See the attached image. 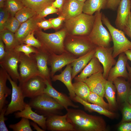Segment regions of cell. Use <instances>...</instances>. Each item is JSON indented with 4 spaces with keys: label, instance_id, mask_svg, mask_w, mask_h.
I'll return each instance as SVG.
<instances>
[{
    "label": "cell",
    "instance_id": "1",
    "mask_svg": "<svg viewBox=\"0 0 131 131\" xmlns=\"http://www.w3.org/2000/svg\"><path fill=\"white\" fill-rule=\"evenodd\" d=\"M67 119L75 131H105L106 123L101 117L89 115L83 110L68 108Z\"/></svg>",
    "mask_w": 131,
    "mask_h": 131
},
{
    "label": "cell",
    "instance_id": "2",
    "mask_svg": "<svg viewBox=\"0 0 131 131\" xmlns=\"http://www.w3.org/2000/svg\"><path fill=\"white\" fill-rule=\"evenodd\" d=\"M67 33L64 29L54 33H47L39 28L34 32V34L43 47L50 53L60 55L67 51L65 49L64 42Z\"/></svg>",
    "mask_w": 131,
    "mask_h": 131
},
{
    "label": "cell",
    "instance_id": "3",
    "mask_svg": "<svg viewBox=\"0 0 131 131\" xmlns=\"http://www.w3.org/2000/svg\"><path fill=\"white\" fill-rule=\"evenodd\" d=\"M95 15H91L82 13L65 20V26L69 35L88 36L93 27Z\"/></svg>",
    "mask_w": 131,
    "mask_h": 131
},
{
    "label": "cell",
    "instance_id": "4",
    "mask_svg": "<svg viewBox=\"0 0 131 131\" xmlns=\"http://www.w3.org/2000/svg\"><path fill=\"white\" fill-rule=\"evenodd\" d=\"M68 36H66L65 40V49L77 58L95 49L97 47L87 36L69 35Z\"/></svg>",
    "mask_w": 131,
    "mask_h": 131
},
{
    "label": "cell",
    "instance_id": "5",
    "mask_svg": "<svg viewBox=\"0 0 131 131\" xmlns=\"http://www.w3.org/2000/svg\"><path fill=\"white\" fill-rule=\"evenodd\" d=\"M28 104L38 113L46 117L57 114L64 108L53 98L44 93L31 98Z\"/></svg>",
    "mask_w": 131,
    "mask_h": 131
},
{
    "label": "cell",
    "instance_id": "6",
    "mask_svg": "<svg viewBox=\"0 0 131 131\" xmlns=\"http://www.w3.org/2000/svg\"><path fill=\"white\" fill-rule=\"evenodd\" d=\"M102 21L111 35L113 43V56L114 58L120 54L131 49V41L126 37L123 32L114 27L107 17L103 13Z\"/></svg>",
    "mask_w": 131,
    "mask_h": 131
},
{
    "label": "cell",
    "instance_id": "7",
    "mask_svg": "<svg viewBox=\"0 0 131 131\" xmlns=\"http://www.w3.org/2000/svg\"><path fill=\"white\" fill-rule=\"evenodd\" d=\"M102 14L100 11L95 13L94 23L91 32L87 36L96 47H109L112 41V38L109 32L103 25Z\"/></svg>",
    "mask_w": 131,
    "mask_h": 131
},
{
    "label": "cell",
    "instance_id": "8",
    "mask_svg": "<svg viewBox=\"0 0 131 131\" xmlns=\"http://www.w3.org/2000/svg\"><path fill=\"white\" fill-rule=\"evenodd\" d=\"M19 66V85L35 76H40L36 61L32 54L28 57L20 52Z\"/></svg>",
    "mask_w": 131,
    "mask_h": 131
},
{
    "label": "cell",
    "instance_id": "9",
    "mask_svg": "<svg viewBox=\"0 0 131 131\" xmlns=\"http://www.w3.org/2000/svg\"><path fill=\"white\" fill-rule=\"evenodd\" d=\"M19 86L25 98H31L43 93L46 87L45 80L38 75L30 78Z\"/></svg>",
    "mask_w": 131,
    "mask_h": 131
},
{
    "label": "cell",
    "instance_id": "10",
    "mask_svg": "<svg viewBox=\"0 0 131 131\" xmlns=\"http://www.w3.org/2000/svg\"><path fill=\"white\" fill-rule=\"evenodd\" d=\"M7 78L11 85L12 89L11 101L7 106L5 116L23 110L26 104L24 101L25 98L20 87L17 85V82L12 79L8 73Z\"/></svg>",
    "mask_w": 131,
    "mask_h": 131
},
{
    "label": "cell",
    "instance_id": "11",
    "mask_svg": "<svg viewBox=\"0 0 131 131\" xmlns=\"http://www.w3.org/2000/svg\"><path fill=\"white\" fill-rule=\"evenodd\" d=\"M20 53L15 50L7 52L5 56L0 60V67L16 82L18 81L19 77L18 64L19 62Z\"/></svg>",
    "mask_w": 131,
    "mask_h": 131
},
{
    "label": "cell",
    "instance_id": "12",
    "mask_svg": "<svg viewBox=\"0 0 131 131\" xmlns=\"http://www.w3.org/2000/svg\"><path fill=\"white\" fill-rule=\"evenodd\" d=\"M113 47H97L94 57L97 58L102 64L103 68V74L107 80L110 71L116 61L113 56Z\"/></svg>",
    "mask_w": 131,
    "mask_h": 131
},
{
    "label": "cell",
    "instance_id": "13",
    "mask_svg": "<svg viewBox=\"0 0 131 131\" xmlns=\"http://www.w3.org/2000/svg\"><path fill=\"white\" fill-rule=\"evenodd\" d=\"M50 53L48 64L51 66V78L56 72L65 66L72 63L77 58L67 51L60 55Z\"/></svg>",
    "mask_w": 131,
    "mask_h": 131
},
{
    "label": "cell",
    "instance_id": "14",
    "mask_svg": "<svg viewBox=\"0 0 131 131\" xmlns=\"http://www.w3.org/2000/svg\"><path fill=\"white\" fill-rule=\"evenodd\" d=\"M46 130L51 131H75L67 119V114H52L46 116Z\"/></svg>",
    "mask_w": 131,
    "mask_h": 131
},
{
    "label": "cell",
    "instance_id": "15",
    "mask_svg": "<svg viewBox=\"0 0 131 131\" xmlns=\"http://www.w3.org/2000/svg\"><path fill=\"white\" fill-rule=\"evenodd\" d=\"M50 54L43 47L37 49L36 52L32 53L36 61L41 76L51 83L50 72L48 66Z\"/></svg>",
    "mask_w": 131,
    "mask_h": 131
},
{
    "label": "cell",
    "instance_id": "16",
    "mask_svg": "<svg viewBox=\"0 0 131 131\" xmlns=\"http://www.w3.org/2000/svg\"><path fill=\"white\" fill-rule=\"evenodd\" d=\"M128 60L124 52L120 54L114 66L110 69L107 80L113 82L119 77L128 79V73L126 67Z\"/></svg>",
    "mask_w": 131,
    "mask_h": 131
},
{
    "label": "cell",
    "instance_id": "17",
    "mask_svg": "<svg viewBox=\"0 0 131 131\" xmlns=\"http://www.w3.org/2000/svg\"><path fill=\"white\" fill-rule=\"evenodd\" d=\"M46 87L43 93L49 95L55 100L66 110L69 106L74 108H77L79 106L74 104L71 99L65 94L60 92L54 89L51 83L48 80H45Z\"/></svg>",
    "mask_w": 131,
    "mask_h": 131
},
{
    "label": "cell",
    "instance_id": "18",
    "mask_svg": "<svg viewBox=\"0 0 131 131\" xmlns=\"http://www.w3.org/2000/svg\"><path fill=\"white\" fill-rule=\"evenodd\" d=\"M106 80L104 77L103 73L99 72L91 75L83 82L86 84L91 92L103 98Z\"/></svg>",
    "mask_w": 131,
    "mask_h": 131
},
{
    "label": "cell",
    "instance_id": "19",
    "mask_svg": "<svg viewBox=\"0 0 131 131\" xmlns=\"http://www.w3.org/2000/svg\"><path fill=\"white\" fill-rule=\"evenodd\" d=\"M84 2L77 0H65L59 11L65 20L74 17L82 13Z\"/></svg>",
    "mask_w": 131,
    "mask_h": 131
},
{
    "label": "cell",
    "instance_id": "20",
    "mask_svg": "<svg viewBox=\"0 0 131 131\" xmlns=\"http://www.w3.org/2000/svg\"><path fill=\"white\" fill-rule=\"evenodd\" d=\"M43 19L39 18L36 14L21 24L15 33L16 38L21 43H23L24 40L29 33L35 32L39 28L37 23Z\"/></svg>",
    "mask_w": 131,
    "mask_h": 131
},
{
    "label": "cell",
    "instance_id": "21",
    "mask_svg": "<svg viewBox=\"0 0 131 131\" xmlns=\"http://www.w3.org/2000/svg\"><path fill=\"white\" fill-rule=\"evenodd\" d=\"M117 8L115 24L117 28L123 30L131 12V0H121Z\"/></svg>",
    "mask_w": 131,
    "mask_h": 131
},
{
    "label": "cell",
    "instance_id": "22",
    "mask_svg": "<svg viewBox=\"0 0 131 131\" xmlns=\"http://www.w3.org/2000/svg\"><path fill=\"white\" fill-rule=\"evenodd\" d=\"M32 108L28 103H26L24 109L15 113V117L16 118L24 117L30 119L37 123L45 131L46 130L47 117L34 112Z\"/></svg>",
    "mask_w": 131,
    "mask_h": 131
},
{
    "label": "cell",
    "instance_id": "23",
    "mask_svg": "<svg viewBox=\"0 0 131 131\" xmlns=\"http://www.w3.org/2000/svg\"><path fill=\"white\" fill-rule=\"evenodd\" d=\"M103 66L98 59L93 57L82 71L80 74L74 78L75 82L83 81L91 75L101 72L103 73Z\"/></svg>",
    "mask_w": 131,
    "mask_h": 131
},
{
    "label": "cell",
    "instance_id": "24",
    "mask_svg": "<svg viewBox=\"0 0 131 131\" xmlns=\"http://www.w3.org/2000/svg\"><path fill=\"white\" fill-rule=\"evenodd\" d=\"M72 69L71 64H68L61 74L54 75L51 78V81H59L65 85L68 90L70 98L73 100L76 95L72 82Z\"/></svg>",
    "mask_w": 131,
    "mask_h": 131
},
{
    "label": "cell",
    "instance_id": "25",
    "mask_svg": "<svg viewBox=\"0 0 131 131\" xmlns=\"http://www.w3.org/2000/svg\"><path fill=\"white\" fill-rule=\"evenodd\" d=\"M95 49L77 58L71 64L72 67V79L74 78L79 73L82 71L94 57Z\"/></svg>",
    "mask_w": 131,
    "mask_h": 131
},
{
    "label": "cell",
    "instance_id": "26",
    "mask_svg": "<svg viewBox=\"0 0 131 131\" xmlns=\"http://www.w3.org/2000/svg\"><path fill=\"white\" fill-rule=\"evenodd\" d=\"M113 82L117 90L120 101L124 103L127 101L130 95V84L129 82L120 77L115 79Z\"/></svg>",
    "mask_w": 131,
    "mask_h": 131
},
{
    "label": "cell",
    "instance_id": "27",
    "mask_svg": "<svg viewBox=\"0 0 131 131\" xmlns=\"http://www.w3.org/2000/svg\"><path fill=\"white\" fill-rule=\"evenodd\" d=\"M7 73L2 67L0 68V111L6 106V98L11 94L12 90L6 85Z\"/></svg>",
    "mask_w": 131,
    "mask_h": 131
},
{
    "label": "cell",
    "instance_id": "28",
    "mask_svg": "<svg viewBox=\"0 0 131 131\" xmlns=\"http://www.w3.org/2000/svg\"><path fill=\"white\" fill-rule=\"evenodd\" d=\"M0 39L4 43L6 52L14 50L21 44L16 38L15 33L6 29L0 32Z\"/></svg>",
    "mask_w": 131,
    "mask_h": 131
},
{
    "label": "cell",
    "instance_id": "29",
    "mask_svg": "<svg viewBox=\"0 0 131 131\" xmlns=\"http://www.w3.org/2000/svg\"><path fill=\"white\" fill-rule=\"evenodd\" d=\"M73 100L83 106L85 109L90 111H94L110 118L114 117L116 114L98 105L85 101L76 95Z\"/></svg>",
    "mask_w": 131,
    "mask_h": 131
},
{
    "label": "cell",
    "instance_id": "30",
    "mask_svg": "<svg viewBox=\"0 0 131 131\" xmlns=\"http://www.w3.org/2000/svg\"><path fill=\"white\" fill-rule=\"evenodd\" d=\"M107 0H86L84 2L82 13L92 15L95 13L106 8Z\"/></svg>",
    "mask_w": 131,
    "mask_h": 131
},
{
    "label": "cell",
    "instance_id": "31",
    "mask_svg": "<svg viewBox=\"0 0 131 131\" xmlns=\"http://www.w3.org/2000/svg\"><path fill=\"white\" fill-rule=\"evenodd\" d=\"M115 88L113 82L106 80L105 85L104 97L108 102L110 110L114 109L116 107Z\"/></svg>",
    "mask_w": 131,
    "mask_h": 131
},
{
    "label": "cell",
    "instance_id": "32",
    "mask_svg": "<svg viewBox=\"0 0 131 131\" xmlns=\"http://www.w3.org/2000/svg\"><path fill=\"white\" fill-rule=\"evenodd\" d=\"M55 0H21L24 6L38 14L47 6L51 5Z\"/></svg>",
    "mask_w": 131,
    "mask_h": 131
},
{
    "label": "cell",
    "instance_id": "33",
    "mask_svg": "<svg viewBox=\"0 0 131 131\" xmlns=\"http://www.w3.org/2000/svg\"><path fill=\"white\" fill-rule=\"evenodd\" d=\"M76 95L83 100L88 102L87 98L91 92L86 84L83 81L75 82L73 83Z\"/></svg>",
    "mask_w": 131,
    "mask_h": 131
},
{
    "label": "cell",
    "instance_id": "34",
    "mask_svg": "<svg viewBox=\"0 0 131 131\" xmlns=\"http://www.w3.org/2000/svg\"><path fill=\"white\" fill-rule=\"evenodd\" d=\"M24 7L21 0H6L4 7L11 16H15L16 13Z\"/></svg>",
    "mask_w": 131,
    "mask_h": 131
},
{
    "label": "cell",
    "instance_id": "35",
    "mask_svg": "<svg viewBox=\"0 0 131 131\" xmlns=\"http://www.w3.org/2000/svg\"><path fill=\"white\" fill-rule=\"evenodd\" d=\"M36 14L35 12L25 6L16 13L15 16L21 24Z\"/></svg>",
    "mask_w": 131,
    "mask_h": 131
},
{
    "label": "cell",
    "instance_id": "36",
    "mask_svg": "<svg viewBox=\"0 0 131 131\" xmlns=\"http://www.w3.org/2000/svg\"><path fill=\"white\" fill-rule=\"evenodd\" d=\"M29 119L22 117L17 123L10 124L9 128L14 131H32Z\"/></svg>",
    "mask_w": 131,
    "mask_h": 131
},
{
    "label": "cell",
    "instance_id": "37",
    "mask_svg": "<svg viewBox=\"0 0 131 131\" xmlns=\"http://www.w3.org/2000/svg\"><path fill=\"white\" fill-rule=\"evenodd\" d=\"M88 102L99 106L109 110L110 107L108 103L104 100L103 98L98 95L91 92L87 98Z\"/></svg>",
    "mask_w": 131,
    "mask_h": 131
},
{
    "label": "cell",
    "instance_id": "38",
    "mask_svg": "<svg viewBox=\"0 0 131 131\" xmlns=\"http://www.w3.org/2000/svg\"><path fill=\"white\" fill-rule=\"evenodd\" d=\"M34 32L29 33L23 41V43L37 49L43 47L42 44L37 38L34 36Z\"/></svg>",
    "mask_w": 131,
    "mask_h": 131
},
{
    "label": "cell",
    "instance_id": "39",
    "mask_svg": "<svg viewBox=\"0 0 131 131\" xmlns=\"http://www.w3.org/2000/svg\"><path fill=\"white\" fill-rule=\"evenodd\" d=\"M21 25L15 16H10L6 23L5 29L15 33L19 28Z\"/></svg>",
    "mask_w": 131,
    "mask_h": 131
},
{
    "label": "cell",
    "instance_id": "40",
    "mask_svg": "<svg viewBox=\"0 0 131 131\" xmlns=\"http://www.w3.org/2000/svg\"><path fill=\"white\" fill-rule=\"evenodd\" d=\"M16 51L23 53L28 57L31 54L37 52V49L24 43H22L17 46L14 49Z\"/></svg>",
    "mask_w": 131,
    "mask_h": 131
},
{
    "label": "cell",
    "instance_id": "41",
    "mask_svg": "<svg viewBox=\"0 0 131 131\" xmlns=\"http://www.w3.org/2000/svg\"><path fill=\"white\" fill-rule=\"evenodd\" d=\"M122 123L131 122V105L128 101L123 103Z\"/></svg>",
    "mask_w": 131,
    "mask_h": 131
},
{
    "label": "cell",
    "instance_id": "42",
    "mask_svg": "<svg viewBox=\"0 0 131 131\" xmlns=\"http://www.w3.org/2000/svg\"><path fill=\"white\" fill-rule=\"evenodd\" d=\"M11 16L7 10L4 8L0 9V32L5 29L6 22Z\"/></svg>",
    "mask_w": 131,
    "mask_h": 131
},
{
    "label": "cell",
    "instance_id": "43",
    "mask_svg": "<svg viewBox=\"0 0 131 131\" xmlns=\"http://www.w3.org/2000/svg\"><path fill=\"white\" fill-rule=\"evenodd\" d=\"M59 10L58 9L50 5L46 7L37 15L39 18L43 19L49 15L57 13L59 12Z\"/></svg>",
    "mask_w": 131,
    "mask_h": 131
},
{
    "label": "cell",
    "instance_id": "44",
    "mask_svg": "<svg viewBox=\"0 0 131 131\" xmlns=\"http://www.w3.org/2000/svg\"><path fill=\"white\" fill-rule=\"evenodd\" d=\"M7 106H6L0 111V131H8L9 130L6 126L5 122L7 120L4 116Z\"/></svg>",
    "mask_w": 131,
    "mask_h": 131
},
{
    "label": "cell",
    "instance_id": "45",
    "mask_svg": "<svg viewBox=\"0 0 131 131\" xmlns=\"http://www.w3.org/2000/svg\"><path fill=\"white\" fill-rule=\"evenodd\" d=\"M37 24L39 28L44 30L53 28L52 25L49 20H45L44 19L38 22Z\"/></svg>",
    "mask_w": 131,
    "mask_h": 131
},
{
    "label": "cell",
    "instance_id": "46",
    "mask_svg": "<svg viewBox=\"0 0 131 131\" xmlns=\"http://www.w3.org/2000/svg\"><path fill=\"white\" fill-rule=\"evenodd\" d=\"M49 20L52 25L53 28H56L59 27L65 19L62 16L59 15L57 17L50 18Z\"/></svg>",
    "mask_w": 131,
    "mask_h": 131
},
{
    "label": "cell",
    "instance_id": "47",
    "mask_svg": "<svg viewBox=\"0 0 131 131\" xmlns=\"http://www.w3.org/2000/svg\"><path fill=\"white\" fill-rule=\"evenodd\" d=\"M121 0H107L106 8L115 11L117 8Z\"/></svg>",
    "mask_w": 131,
    "mask_h": 131
},
{
    "label": "cell",
    "instance_id": "48",
    "mask_svg": "<svg viewBox=\"0 0 131 131\" xmlns=\"http://www.w3.org/2000/svg\"><path fill=\"white\" fill-rule=\"evenodd\" d=\"M122 31L131 39V12L129 16L126 25Z\"/></svg>",
    "mask_w": 131,
    "mask_h": 131
},
{
    "label": "cell",
    "instance_id": "49",
    "mask_svg": "<svg viewBox=\"0 0 131 131\" xmlns=\"http://www.w3.org/2000/svg\"><path fill=\"white\" fill-rule=\"evenodd\" d=\"M118 130L119 131H131V122L122 123Z\"/></svg>",
    "mask_w": 131,
    "mask_h": 131
},
{
    "label": "cell",
    "instance_id": "50",
    "mask_svg": "<svg viewBox=\"0 0 131 131\" xmlns=\"http://www.w3.org/2000/svg\"><path fill=\"white\" fill-rule=\"evenodd\" d=\"M65 0H55L51 4L54 7L59 9V11L60 10L63 5Z\"/></svg>",
    "mask_w": 131,
    "mask_h": 131
},
{
    "label": "cell",
    "instance_id": "51",
    "mask_svg": "<svg viewBox=\"0 0 131 131\" xmlns=\"http://www.w3.org/2000/svg\"><path fill=\"white\" fill-rule=\"evenodd\" d=\"M6 53L4 43L2 40L0 39V60L4 57Z\"/></svg>",
    "mask_w": 131,
    "mask_h": 131
},
{
    "label": "cell",
    "instance_id": "52",
    "mask_svg": "<svg viewBox=\"0 0 131 131\" xmlns=\"http://www.w3.org/2000/svg\"><path fill=\"white\" fill-rule=\"evenodd\" d=\"M31 125L32 126L35 130L37 131H45L41 127L40 128L37 123L33 122H30Z\"/></svg>",
    "mask_w": 131,
    "mask_h": 131
},
{
    "label": "cell",
    "instance_id": "53",
    "mask_svg": "<svg viewBox=\"0 0 131 131\" xmlns=\"http://www.w3.org/2000/svg\"><path fill=\"white\" fill-rule=\"evenodd\" d=\"M128 60L131 61V49L128 50L124 52Z\"/></svg>",
    "mask_w": 131,
    "mask_h": 131
},
{
    "label": "cell",
    "instance_id": "54",
    "mask_svg": "<svg viewBox=\"0 0 131 131\" xmlns=\"http://www.w3.org/2000/svg\"><path fill=\"white\" fill-rule=\"evenodd\" d=\"M127 68L128 71L129 79L131 82V67L129 65L128 63H127Z\"/></svg>",
    "mask_w": 131,
    "mask_h": 131
},
{
    "label": "cell",
    "instance_id": "55",
    "mask_svg": "<svg viewBox=\"0 0 131 131\" xmlns=\"http://www.w3.org/2000/svg\"><path fill=\"white\" fill-rule=\"evenodd\" d=\"M6 0H0V8H3L4 7L5 2Z\"/></svg>",
    "mask_w": 131,
    "mask_h": 131
},
{
    "label": "cell",
    "instance_id": "56",
    "mask_svg": "<svg viewBox=\"0 0 131 131\" xmlns=\"http://www.w3.org/2000/svg\"><path fill=\"white\" fill-rule=\"evenodd\" d=\"M127 101L131 105V94H130L129 96Z\"/></svg>",
    "mask_w": 131,
    "mask_h": 131
},
{
    "label": "cell",
    "instance_id": "57",
    "mask_svg": "<svg viewBox=\"0 0 131 131\" xmlns=\"http://www.w3.org/2000/svg\"><path fill=\"white\" fill-rule=\"evenodd\" d=\"M81 2H84L86 0H77Z\"/></svg>",
    "mask_w": 131,
    "mask_h": 131
},
{
    "label": "cell",
    "instance_id": "58",
    "mask_svg": "<svg viewBox=\"0 0 131 131\" xmlns=\"http://www.w3.org/2000/svg\"><path fill=\"white\" fill-rule=\"evenodd\" d=\"M130 94H131V84H130Z\"/></svg>",
    "mask_w": 131,
    "mask_h": 131
}]
</instances>
